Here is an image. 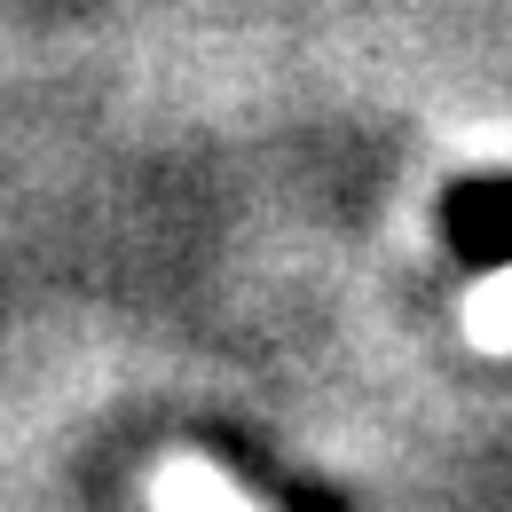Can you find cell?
Returning a JSON list of instances; mask_svg holds the SVG:
<instances>
[{"label":"cell","instance_id":"6da1fadb","mask_svg":"<svg viewBox=\"0 0 512 512\" xmlns=\"http://www.w3.org/2000/svg\"><path fill=\"white\" fill-rule=\"evenodd\" d=\"M158 512H253L213 465H197V457H166L158 465Z\"/></svg>","mask_w":512,"mask_h":512},{"label":"cell","instance_id":"7a4b0ae2","mask_svg":"<svg viewBox=\"0 0 512 512\" xmlns=\"http://www.w3.org/2000/svg\"><path fill=\"white\" fill-rule=\"evenodd\" d=\"M465 331H473V347L512 355V268H505V276H489V284L465 300Z\"/></svg>","mask_w":512,"mask_h":512}]
</instances>
